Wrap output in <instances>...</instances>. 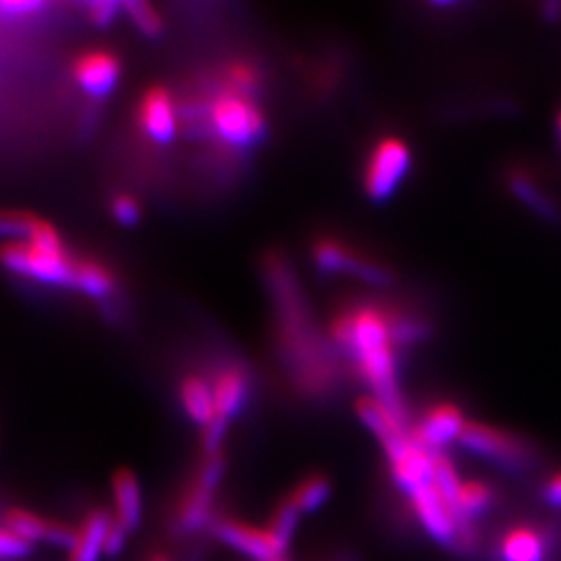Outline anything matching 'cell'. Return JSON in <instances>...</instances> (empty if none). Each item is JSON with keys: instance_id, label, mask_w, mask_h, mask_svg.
Returning a JSON list of instances; mask_svg holds the SVG:
<instances>
[{"instance_id": "1", "label": "cell", "mask_w": 561, "mask_h": 561, "mask_svg": "<svg viewBox=\"0 0 561 561\" xmlns=\"http://www.w3.org/2000/svg\"><path fill=\"white\" fill-rule=\"evenodd\" d=\"M333 337L345 356L356 364L358 375L370 387L373 398L405 421V408L398 382L393 314L379 306L362 304L345 310L333 322Z\"/></svg>"}, {"instance_id": "2", "label": "cell", "mask_w": 561, "mask_h": 561, "mask_svg": "<svg viewBox=\"0 0 561 561\" xmlns=\"http://www.w3.org/2000/svg\"><path fill=\"white\" fill-rule=\"evenodd\" d=\"M0 261L18 275L59 285H73L78 262L65 252L57 229L36 217H32L23 240H11L0 245Z\"/></svg>"}, {"instance_id": "3", "label": "cell", "mask_w": 561, "mask_h": 561, "mask_svg": "<svg viewBox=\"0 0 561 561\" xmlns=\"http://www.w3.org/2000/svg\"><path fill=\"white\" fill-rule=\"evenodd\" d=\"M208 113L213 131L233 148H250L266 134V121L259 104L229 85L213 101Z\"/></svg>"}, {"instance_id": "4", "label": "cell", "mask_w": 561, "mask_h": 561, "mask_svg": "<svg viewBox=\"0 0 561 561\" xmlns=\"http://www.w3.org/2000/svg\"><path fill=\"white\" fill-rule=\"evenodd\" d=\"M222 472H225V460L221 454L208 456L202 463L196 479L183 495V500L178 505V512L173 516V530L178 535H194L204 526L213 524L215 520L213 502H215V493L219 489Z\"/></svg>"}, {"instance_id": "5", "label": "cell", "mask_w": 561, "mask_h": 561, "mask_svg": "<svg viewBox=\"0 0 561 561\" xmlns=\"http://www.w3.org/2000/svg\"><path fill=\"white\" fill-rule=\"evenodd\" d=\"M412 164V152L400 138H385L379 141L364 169V187L370 201H389L405 180Z\"/></svg>"}, {"instance_id": "6", "label": "cell", "mask_w": 561, "mask_h": 561, "mask_svg": "<svg viewBox=\"0 0 561 561\" xmlns=\"http://www.w3.org/2000/svg\"><path fill=\"white\" fill-rule=\"evenodd\" d=\"M460 443L472 454H479L486 460H493L507 470H526L530 463V451L520 439L507 435L495 426L481 422H466Z\"/></svg>"}, {"instance_id": "7", "label": "cell", "mask_w": 561, "mask_h": 561, "mask_svg": "<svg viewBox=\"0 0 561 561\" xmlns=\"http://www.w3.org/2000/svg\"><path fill=\"white\" fill-rule=\"evenodd\" d=\"M213 535L227 547L236 549L252 561H273L287 556L289 545L279 541L268 528H256L233 518H215Z\"/></svg>"}, {"instance_id": "8", "label": "cell", "mask_w": 561, "mask_h": 561, "mask_svg": "<svg viewBox=\"0 0 561 561\" xmlns=\"http://www.w3.org/2000/svg\"><path fill=\"white\" fill-rule=\"evenodd\" d=\"M4 526L20 537L21 541L27 545H38V542H46L55 549H62V551H71L76 545V537H78V528L65 524L59 520H46L38 514L30 512V510H9L4 514Z\"/></svg>"}, {"instance_id": "9", "label": "cell", "mask_w": 561, "mask_h": 561, "mask_svg": "<svg viewBox=\"0 0 561 561\" xmlns=\"http://www.w3.org/2000/svg\"><path fill=\"white\" fill-rule=\"evenodd\" d=\"M314 262L322 273L329 275H354L375 285H385L391 279V273L381 264L362 259L360 254L337 240L319 241L314 245Z\"/></svg>"}, {"instance_id": "10", "label": "cell", "mask_w": 561, "mask_h": 561, "mask_svg": "<svg viewBox=\"0 0 561 561\" xmlns=\"http://www.w3.org/2000/svg\"><path fill=\"white\" fill-rule=\"evenodd\" d=\"M463 426H466V421H463L460 408H456L451 403H437L412 428V437L421 443L424 449H428L433 454H442L445 445L460 442Z\"/></svg>"}, {"instance_id": "11", "label": "cell", "mask_w": 561, "mask_h": 561, "mask_svg": "<svg viewBox=\"0 0 561 561\" xmlns=\"http://www.w3.org/2000/svg\"><path fill=\"white\" fill-rule=\"evenodd\" d=\"M141 129L150 140L169 144L178 134V106L162 88L150 90L140 102Z\"/></svg>"}, {"instance_id": "12", "label": "cell", "mask_w": 561, "mask_h": 561, "mask_svg": "<svg viewBox=\"0 0 561 561\" xmlns=\"http://www.w3.org/2000/svg\"><path fill=\"white\" fill-rule=\"evenodd\" d=\"M551 537L530 524H518L503 533L497 553L502 561H547L551 553Z\"/></svg>"}, {"instance_id": "13", "label": "cell", "mask_w": 561, "mask_h": 561, "mask_svg": "<svg viewBox=\"0 0 561 561\" xmlns=\"http://www.w3.org/2000/svg\"><path fill=\"white\" fill-rule=\"evenodd\" d=\"M113 526V514L108 510H92L78 528L73 549L67 553V561H101L106 556V539Z\"/></svg>"}, {"instance_id": "14", "label": "cell", "mask_w": 561, "mask_h": 561, "mask_svg": "<svg viewBox=\"0 0 561 561\" xmlns=\"http://www.w3.org/2000/svg\"><path fill=\"white\" fill-rule=\"evenodd\" d=\"M213 398L217 408V419L229 422L238 416L250 398V377L240 366H227L215 377Z\"/></svg>"}, {"instance_id": "15", "label": "cell", "mask_w": 561, "mask_h": 561, "mask_svg": "<svg viewBox=\"0 0 561 561\" xmlns=\"http://www.w3.org/2000/svg\"><path fill=\"white\" fill-rule=\"evenodd\" d=\"M73 73L85 92L101 96L111 92L119 80V60L115 59L111 53L94 50L78 59Z\"/></svg>"}, {"instance_id": "16", "label": "cell", "mask_w": 561, "mask_h": 561, "mask_svg": "<svg viewBox=\"0 0 561 561\" xmlns=\"http://www.w3.org/2000/svg\"><path fill=\"white\" fill-rule=\"evenodd\" d=\"M113 518L121 524L127 533L138 530L144 514V502H141L140 482L134 472L119 470L113 477Z\"/></svg>"}, {"instance_id": "17", "label": "cell", "mask_w": 561, "mask_h": 561, "mask_svg": "<svg viewBox=\"0 0 561 561\" xmlns=\"http://www.w3.org/2000/svg\"><path fill=\"white\" fill-rule=\"evenodd\" d=\"M507 185H510L512 194H514L528 210H533L537 217H541L545 221H560L561 215L558 204L551 201V196L542 190L541 185L535 181L533 175H528L526 171H514V173H510Z\"/></svg>"}, {"instance_id": "18", "label": "cell", "mask_w": 561, "mask_h": 561, "mask_svg": "<svg viewBox=\"0 0 561 561\" xmlns=\"http://www.w3.org/2000/svg\"><path fill=\"white\" fill-rule=\"evenodd\" d=\"M181 403L187 416L202 428L210 426L217 421V408L213 398V385L204 381L202 377H187L181 385Z\"/></svg>"}, {"instance_id": "19", "label": "cell", "mask_w": 561, "mask_h": 561, "mask_svg": "<svg viewBox=\"0 0 561 561\" xmlns=\"http://www.w3.org/2000/svg\"><path fill=\"white\" fill-rule=\"evenodd\" d=\"M73 285L92 298H106L115 289V279L111 271H106L99 262L78 261L76 273H73Z\"/></svg>"}, {"instance_id": "20", "label": "cell", "mask_w": 561, "mask_h": 561, "mask_svg": "<svg viewBox=\"0 0 561 561\" xmlns=\"http://www.w3.org/2000/svg\"><path fill=\"white\" fill-rule=\"evenodd\" d=\"M495 503V491L482 481H463L458 495V510L463 520L472 522L474 518L489 512Z\"/></svg>"}, {"instance_id": "21", "label": "cell", "mask_w": 561, "mask_h": 561, "mask_svg": "<svg viewBox=\"0 0 561 561\" xmlns=\"http://www.w3.org/2000/svg\"><path fill=\"white\" fill-rule=\"evenodd\" d=\"M291 502L296 503V507L301 514H310L322 507L327 500L331 497V481L322 474H312L291 491Z\"/></svg>"}, {"instance_id": "22", "label": "cell", "mask_w": 561, "mask_h": 561, "mask_svg": "<svg viewBox=\"0 0 561 561\" xmlns=\"http://www.w3.org/2000/svg\"><path fill=\"white\" fill-rule=\"evenodd\" d=\"M301 512L296 507V503L291 502V497L283 500V502L275 507V514L271 518V524L266 526L279 541L289 545L294 539V533L298 528V522H300Z\"/></svg>"}, {"instance_id": "23", "label": "cell", "mask_w": 561, "mask_h": 561, "mask_svg": "<svg viewBox=\"0 0 561 561\" xmlns=\"http://www.w3.org/2000/svg\"><path fill=\"white\" fill-rule=\"evenodd\" d=\"M125 9H127L129 18H131L134 23H136V27H138L140 32L148 34V36H157V34H161V15H159V11H157L152 4L138 0V2H127V4H125Z\"/></svg>"}, {"instance_id": "24", "label": "cell", "mask_w": 561, "mask_h": 561, "mask_svg": "<svg viewBox=\"0 0 561 561\" xmlns=\"http://www.w3.org/2000/svg\"><path fill=\"white\" fill-rule=\"evenodd\" d=\"M227 80H229L227 85H229L231 90L241 92V94H245V96H252V92H254L256 85H259V73H256L254 67L240 62V65L229 67Z\"/></svg>"}, {"instance_id": "25", "label": "cell", "mask_w": 561, "mask_h": 561, "mask_svg": "<svg viewBox=\"0 0 561 561\" xmlns=\"http://www.w3.org/2000/svg\"><path fill=\"white\" fill-rule=\"evenodd\" d=\"M32 551V545L21 541L7 526H0V561L25 560Z\"/></svg>"}, {"instance_id": "26", "label": "cell", "mask_w": 561, "mask_h": 561, "mask_svg": "<svg viewBox=\"0 0 561 561\" xmlns=\"http://www.w3.org/2000/svg\"><path fill=\"white\" fill-rule=\"evenodd\" d=\"M32 217L23 213H4L0 210V236L2 238H15L23 240L27 236Z\"/></svg>"}, {"instance_id": "27", "label": "cell", "mask_w": 561, "mask_h": 561, "mask_svg": "<svg viewBox=\"0 0 561 561\" xmlns=\"http://www.w3.org/2000/svg\"><path fill=\"white\" fill-rule=\"evenodd\" d=\"M113 215L121 225H134L140 219V204L134 201L131 196H117L113 201Z\"/></svg>"}, {"instance_id": "28", "label": "cell", "mask_w": 561, "mask_h": 561, "mask_svg": "<svg viewBox=\"0 0 561 561\" xmlns=\"http://www.w3.org/2000/svg\"><path fill=\"white\" fill-rule=\"evenodd\" d=\"M129 535H131V533H127V530L113 518V526H111V533H108V539H106V558H117L121 551L125 549Z\"/></svg>"}, {"instance_id": "29", "label": "cell", "mask_w": 561, "mask_h": 561, "mask_svg": "<svg viewBox=\"0 0 561 561\" xmlns=\"http://www.w3.org/2000/svg\"><path fill=\"white\" fill-rule=\"evenodd\" d=\"M119 4L111 2V0H102V2H92L90 4V18L99 25H108L111 21L117 18Z\"/></svg>"}, {"instance_id": "30", "label": "cell", "mask_w": 561, "mask_h": 561, "mask_svg": "<svg viewBox=\"0 0 561 561\" xmlns=\"http://www.w3.org/2000/svg\"><path fill=\"white\" fill-rule=\"evenodd\" d=\"M44 4L36 0H0V13L2 15H21L38 11Z\"/></svg>"}, {"instance_id": "31", "label": "cell", "mask_w": 561, "mask_h": 561, "mask_svg": "<svg viewBox=\"0 0 561 561\" xmlns=\"http://www.w3.org/2000/svg\"><path fill=\"white\" fill-rule=\"evenodd\" d=\"M542 500L547 505L561 510V472H556L542 484Z\"/></svg>"}, {"instance_id": "32", "label": "cell", "mask_w": 561, "mask_h": 561, "mask_svg": "<svg viewBox=\"0 0 561 561\" xmlns=\"http://www.w3.org/2000/svg\"><path fill=\"white\" fill-rule=\"evenodd\" d=\"M542 11H545V20H561V4H558V2H549V4H545V7H542Z\"/></svg>"}, {"instance_id": "33", "label": "cell", "mask_w": 561, "mask_h": 561, "mask_svg": "<svg viewBox=\"0 0 561 561\" xmlns=\"http://www.w3.org/2000/svg\"><path fill=\"white\" fill-rule=\"evenodd\" d=\"M327 561H358V556L356 553H337Z\"/></svg>"}, {"instance_id": "34", "label": "cell", "mask_w": 561, "mask_h": 561, "mask_svg": "<svg viewBox=\"0 0 561 561\" xmlns=\"http://www.w3.org/2000/svg\"><path fill=\"white\" fill-rule=\"evenodd\" d=\"M148 561H171L167 556H161V553H154V556H150Z\"/></svg>"}, {"instance_id": "35", "label": "cell", "mask_w": 561, "mask_h": 561, "mask_svg": "<svg viewBox=\"0 0 561 561\" xmlns=\"http://www.w3.org/2000/svg\"><path fill=\"white\" fill-rule=\"evenodd\" d=\"M273 561H291V560H289V558H287V556H285V558H279V560H273Z\"/></svg>"}, {"instance_id": "36", "label": "cell", "mask_w": 561, "mask_h": 561, "mask_svg": "<svg viewBox=\"0 0 561 561\" xmlns=\"http://www.w3.org/2000/svg\"><path fill=\"white\" fill-rule=\"evenodd\" d=\"M558 129H560V136H561V113H560V119H558Z\"/></svg>"}]
</instances>
